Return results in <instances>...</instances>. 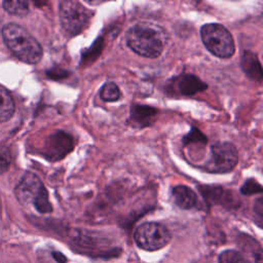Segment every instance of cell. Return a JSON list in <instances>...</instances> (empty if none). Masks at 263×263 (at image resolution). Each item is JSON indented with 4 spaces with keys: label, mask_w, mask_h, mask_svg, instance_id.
I'll use <instances>...</instances> for the list:
<instances>
[{
    "label": "cell",
    "mask_w": 263,
    "mask_h": 263,
    "mask_svg": "<svg viewBox=\"0 0 263 263\" xmlns=\"http://www.w3.org/2000/svg\"><path fill=\"white\" fill-rule=\"evenodd\" d=\"M2 36L6 46L22 62L36 64L42 58V47L39 42L23 27L9 23L2 29Z\"/></svg>",
    "instance_id": "obj_1"
},
{
    "label": "cell",
    "mask_w": 263,
    "mask_h": 263,
    "mask_svg": "<svg viewBox=\"0 0 263 263\" xmlns=\"http://www.w3.org/2000/svg\"><path fill=\"white\" fill-rule=\"evenodd\" d=\"M125 41L134 52L149 59L158 58L164 46L159 32L145 24H137L132 27L125 35Z\"/></svg>",
    "instance_id": "obj_2"
},
{
    "label": "cell",
    "mask_w": 263,
    "mask_h": 263,
    "mask_svg": "<svg viewBox=\"0 0 263 263\" xmlns=\"http://www.w3.org/2000/svg\"><path fill=\"white\" fill-rule=\"evenodd\" d=\"M15 196L22 204L33 205L41 214H47L52 211L45 186L33 173L24 175L15 187Z\"/></svg>",
    "instance_id": "obj_3"
},
{
    "label": "cell",
    "mask_w": 263,
    "mask_h": 263,
    "mask_svg": "<svg viewBox=\"0 0 263 263\" xmlns=\"http://www.w3.org/2000/svg\"><path fill=\"white\" fill-rule=\"evenodd\" d=\"M201 40L206 49L221 59H228L234 54L235 45L230 32L220 24H206L200 30Z\"/></svg>",
    "instance_id": "obj_4"
},
{
    "label": "cell",
    "mask_w": 263,
    "mask_h": 263,
    "mask_svg": "<svg viewBox=\"0 0 263 263\" xmlns=\"http://www.w3.org/2000/svg\"><path fill=\"white\" fill-rule=\"evenodd\" d=\"M60 21L64 31L70 36L81 33L89 23L90 11L80 2L65 0L60 2Z\"/></svg>",
    "instance_id": "obj_5"
},
{
    "label": "cell",
    "mask_w": 263,
    "mask_h": 263,
    "mask_svg": "<svg viewBox=\"0 0 263 263\" xmlns=\"http://www.w3.org/2000/svg\"><path fill=\"white\" fill-rule=\"evenodd\" d=\"M134 239L139 248L152 252L165 247L171 240V233L160 223L146 222L136 229Z\"/></svg>",
    "instance_id": "obj_6"
},
{
    "label": "cell",
    "mask_w": 263,
    "mask_h": 263,
    "mask_svg": "<svg viewBox=\"0 0 263 263\" xmlns=\"http://www.w3.org/2000/svg\"><path fill=\"white\" fill-rule=\"evenodd\" d=\"M238 160V153L235 146L228 142L216 143L211 147L209 158L203 168L209 173L224 174L232 171Z\"/></svg>",
    "instance_id": "obj_7"
},
{
    "label": "cell",
    "mask_w": 263,
    "mask_h": 263,
    "mask_svg": "<svg viewBox=\"0 0 263 263\" xmlns=\"http://www.w3.org/2000/svg\"><path fill=\"white\" fill-rule=\"evenodd\" d=\"M73 242L76 249L96 257H114L116 253L120 252V249L109 248L105 240L88 234L77 235L73 239Z\"/></svg>",
    "instance_id": "obj_8"
},
{
    "label": "cell",
    "mask_w": 263,
    "mask_h": 263,
    "mask_svg": "<svg viewBox=\"0 0 263 263\" xmlns=\"http://www.w3.org/2000/svg\"><path fill=\"white\" fill-rule=\"evenodd\" d=\"M45 156L50 160H58L65 157L73 149V139L64 132H57L49 136L45 146Z\"/></svg>",
    "instance_id": "obj_9"
},
{
    "label": "cell",
    "mask_w": 263,
    "mask_h": 263,
    "mask_svg": "<svg viewBox=\"0 0 263 263\" xmlns=\"http://www.w3.org/2000/svg\"><path fill=\"white\" fill-rule=\"evenodd\" d=\"M157 110L150 106L133 105L130 108V121L136 127H145L150 125L156 118Z\"/></svg>",
    "instance_id": "obj_10"
},
{
    "label": "cell",
    "mask_w": 263,
    "mask_h": 263,
    "mask_svg": "<svg viewBox=\"0 0 263 263\" xmlns=\"http://www.w3.org/2000/svg\"><path fill=\"white\" fill-rule=\"evenodd\" d=\"M175 87L182 96H192L198 91L204 90L208 85L195 75L184 74L177 78L175 81Z\"/></svg>",
    "instance_id": "obj_11"
},
{
    "label": "cell",
    "mask_w": 263,
    "mask_h": 263,
    "mask_svg": "<svg viewBox=\"0 0 263 263\" xmlns=\"http://www.w3.org/2000/svg\"><path fill=\"white\" fill-rule=\"evenodd\" d=\"M172 195L175 203L183 210H190L197 205L198 200L196 193L185 185H178L174 187Z\"/></svg>",
    "instance_id": "obj_12"
},
{
    "label": "cell",
    "mask_w": 263,
    "mask_h": 263,
    "mask_svg": "<svg viewBox=\"0 0 263 263\" xmlns=\"http://www.w3.org/2000/svg\"><path fill=\"white\" fill-rule=\"evenodd\" d=\"M200 191L204 198H206L211 203H220L230 206L233 204L232 192L226 191L224 188L217 186H204Z\"/></svg>",
    "instance_id": "obj_13"
},
{
    "label": "cell",
    "mask_w": 263,
    "mask_h": 263,
    "mask_svg": "<svg viewBox=\"0 0 263 263\" xmlns=\"http://www.w3.org/2000/svg\"><path fill=\"white\" fill-rule=\"evenodd\" d=\"M241 67L245 73L253 80L262 81V69L261 64L257 55L252 51H245L241 59Z\"/></svg>",
    "instance_id": "obj_14"
},
{
    "label": "cell",
    "mask_w": 263,
    "mask_h": 263,
    "mask_svg": "<svg viewBox=\"0 0 263 263\" xmlns=\"http://www.w3.org/2000/svg\"><path fill=\"white\" fill-rule=\"evenodd\" d=\"M14 102L9 91L0 84V122L9 120L14 113Z\"/></svg>",
    "instance_id": "obj_15"
},
{
    "label": "cell",
    "mask_w": 263,
    "mask_h": 263,
    "mask_svg": "<svg viewBox=\"0 0 263 263\" xmlns=\"http://www.w3.org/2000/svg\"><path fill=\"white\" fill-rule=\"evenodd\" d=\"M100 98L105 102H114L120 98V89L114 82H106L100 89Z\"/></svg>",
    "instance_id": "obj_16"
},
{
    "label": "cell",
    "mask_w": 263,
    "mask_h": 263,
    "mask_svg": "<svg viewBox=\"0 0 263 263\" xmlns=\"http://www.w3.org/2000/svg\"><path fill=\"white\" fill-rule=\"evenodd\" d=\"M218 263H250V261L238 251L226 250L219 255Z\"/></svg>",
    "instance_id": "obj_17"
},
{
    "label": "cell",
    "mask_w": 263,
    "mask_h": 263,
    "mask_svg": "<svg viewBox=\"0 0 263 263\" xmlns=\"http://www.w3.org/2000/svg\"><path fill=\"white\" fill-rule=\"evenodd\" d=\"M4 9L15 15H26L29 12V3L27 1H4Z\"/></svg>",
    "instance_id": "obj_18"
},
{
    "label": "cell",
    "mask_w": 263,
    "mask_h": 263,
    "mask_svg": "<svg viewBox=\"0 0 263 263\" xmlns=\"http://www.w3.org/2000/svg\"><path fill=\"white\" fill-rule=\"evenodd\" d=\"M240 191L245 195H252V194H255V193H261L262 192V187L258 182H256L254 180H248L242 185Z\"/></svg>",
    "instance_id": "obj_19"
},
{
    "label": "cell",
    "mask_w": 263,
    "mask_h": 263,
    "mask_svg": "<svg viewBox=\"0 0 263 263\" xmlns=\"http://www.w3.org/2000/svg\"><path fill=\"white\" fill-rule=\"evenodd\" d=\"M184 142L186 144H192V143H197V144H205L206 143V138L198 130L193 128L185 138Z\"/></svg>",
    "instance_id": "obj_20"
},
{
    "label": "cell",
    "mask_w": 263,
    "mask_h": 263,
    "mask_svg": "<svg viewBox=\"0 0 263 263\" xmlns=\"http://www.w3.org/2000/svg\"><path fill=\"white\" fill-rule=\"evenodd\" d=\"M254 211H255V214L259 217V219L262 220V216H263V202H262V198H258V200L255 203Z\"/></svg>",
    "instance_id": "obj_21"
},
{
    "label": "cell",
    "mask_w": 263,
    "mask_h": 263,
    "mask_svg": "<svg viewBox=\"0 0 263 263\" xmlns=\"http://www.w3.org/2000/svg\"><path fill=\"white\" fill-rule=\"evenodd\" d=\"M9 166V159L3 155H0V174L5 172Z\"/></svg>",
    "instance_id": "obj_22"
},
{
    "label": "cell",
    "mask_w": 263,
    "mask_h": 263,
    "mask_svg": "<svg viewBox=\"0 0 263 263\" xmlns=\"http://www.w3.org/2000/svg\"><path fill=\"white\" fill-rule=\"evenodd\" d=\"M53 258L55 259V261H58L59 263H66L67 262V258L60 252H54L52 253Z\"/></svg>",
    "instance_id": "obj_23"
}]
</instances>
